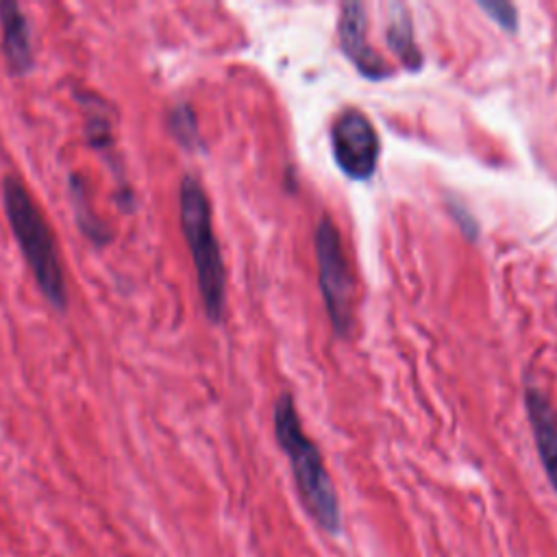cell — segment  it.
I'll use <instances>...</instances> for the list:
<instances>
[{
  "instance_id": "obj_1",
  "label": "cell",
  "mask_w": 557,
  "mask_h": 557,
  "mask_svg": "<svg viewBox=\"0 0 557 557\" xmlns=\"http://www.w3.org/2000/svg\"><path fill=\"white\" fill-rule=\"evenodd\" d=\"M274 435L289 459L302 505L320 529L329 535L342 531V511L333 481L324 468L318 446L305 435L294 400L281 394L274 405Z\"/></svg>"
},
{
  "instance_id": "obj_10",
  "label": "cell",
  "mask_w": 557,
  "mask_h": 557,
  "mask_svg": "<svg viewBox=\"0 0 557 557\" xmlns=\"http://www.w3.org/2000/svg\"><path fill=\"white\" fill-rule=\"evenodd\" d=\"M67 191H70V202L74 209V218L78 228L85 233L87 239H91L94 244L102 246L111 242V231L107 228V224L94 213V207L89 202L87 196V185L85 178L78 174H70L67 176Z\"/></svg>"
},
{
  "instance_id": "obj_9",
  "label": "cell",
  "mask_w": 557,
  "mask_h": 557,
  "mask_svg": "<svg viewBox=\"0 0 557 557\" xmlns=\"http://www.w3.org/2000/svg\"><path fill=\"white\" fill-rule=\"evenodd\" d=\"M81 102V109L85 113V141L102 152L104 157H111L113 152V124L109 117V104L94 91L83 89L74 94Z\"/></svg>"
},
{
  "instance_id": "obj_14",
  "label": "cell",
  "mask_w": 557,
  "mask_h": 557,
  "mask_svg": "<svg viewBox=\"0 0 557 557\" xmlns=\"http://www.w3.org/2000/svg\"><path fill=\"white\" fill-rule=\"evenodd\" d=\"M453 215L457 218V222L468 231V237H474L476 235V228H474V224L472 222H466V218H468V211L463 209V207H457V205H453ZM470 220V218H468Z\"/></svg>"
},
{
  "instance_id": "obj_11",
  "label": "cell",
  "mask_w": 557,
  "mask_h": 557,
  "mask_svg": "<svg viewBox=\"0 0 557 557\" xmlns=\"http://www.w3.org/2000/svg\"><path fill=\"white\" fill-rule=\"evenodd\" d=\"M387 44L394 50V54L403 61L405 67L418 70L422 65V54L413 39V26L411 15L403 4L389 7V20H387Z\"/></svg>"
},
{
  "instance_id": "obj_8",
  "label": "cell",
  "mask_w": 557,
  "mask_h": 557,
  "mask_svg": "<svg viewBox=\"0 0 557 557\" xmlns=\"http://www.w3.org/2000/svg\"><path fill=\"white\" fill-rule=\"evenodd\" d=\"M0 28H2V57L13 76H24L35 65L30 24L22 7L13 0H0Z\"/></svg>"
},
{
  "instance_id": "obj_3",
  "label": "cell",
  "mask_w": 557,
  "mask_h": 557,
  "mask_svg": "<svg viewBox=\"0 0 557 557\" xmlns=\"http://www.w3.org/2000/svg\"><path fill=\"white\" fill-rule=\"evenodd\" d=\"M178 207H181V231L194 261L205 313L211 322H220L224 315L226 272H224L220 244L211 224L209 198L200 181L191 174H185L181 181Z\"/></svg>"
},
{
  "instance_id": "obj_4",
  "label": "cell",
  "mask_w": 557,
  "mask_h": 557,
  "mask_svg": "<svg viewBox=\"0 0 557 557\" xmlns=\"http://www.w3.org/2000/svg\"><path fill=\"white\" fill-rule=\"evenodd\" d=\"M315 259H318V281L324 298L326 313L333 329L339 335H348L352 329V276L348 259L342 248V237L331 222L322 218L315 228Z\"/></svg>"
},
{
  "instance_id": "obj_12",
  "label": "cell",
  "mask_w": 557,
  "mask_h": 557,
  "mask_svg": "<svg viewBox=\"0 0 557 557\" xmlns=\"http://www.w3.org/2000/svg\"><path fill=\"white\" fill-rule=\"evenodd\" d=\"M168 126L170 133L174 135V139L185 148V150H200L202 148V139H200V131H198V122H196V113L187 102H178L170 109L168 113Z\"/></svg>"
},
{
  "instance_id": "obj_13",
  "label": "cell",
  "mask_w": 557,
  "mask_h": 557,
  "mask_svg": "<svg viewBox=\"0 0 557 557\" xmlns=\"http://www.w3.org/2000/svg\"><path fill=\"white\" fill-rule=\"evenodd\" d=\"M479 7L483 11H487V15L498 26H503L505 30L513 33L518 28V9L511 2H505V0H481Z\"/></svg>"
},
{
  "instance_id": "obj_2",
  "label": "cell",
  "mask_w": 557,
  "mask_h": 557,
  "mask_svg": "<svg viewBox=\"0 0 557 557\" xmlns=\"http://www.w3.org/2000/svg\"><path fill=\"white\" fill-rule=\"evenodd\" d=\"M0 189L7 220L35 276L37 287L52 307L63 311L67 307V285L61 268V257L54 244V235L46 218L41 215L28 189L17 176L7 174L2 178Z\"/></svg>"
},
{
  "instance_id": "obj_7",
  "label": "cell",
  "mask_w": 557,
  "mask_h": 557,
  "mask_svg": "<svg viewBox=\"0 0 557 557\" xmlns=\"http://www.w3.org/2000/svg\"><path fill=\"white\" fill-rule=\"evenodd\" d=\"M524 405H527L537 457L544 466L548 483L557 492V416L548 398L533 385H527L524 389Z\"/></svg>"
},
{
  "instance_id": "obj_6",
  "label": "cell",
  "mask_w": 557,
  "mask_h": 557,
  "mask_svg": "<svg viewBox=\"0 0 557 557\" xmlns=\"http://www.w3.org/2000/svg\"><path fill=\"white\" fill-rule=\"evenodd\" d=\"M339 46L361 76L381 81L392 74L389 65L370 48L366 37V9L361 2H344L337 20Z\"/></svg>"
},
{
  "instance_id": "obj_5",
  "label": "cell",
  "mask_w": 557,
  "mask_h": 557,
  "mask_svg": "<svg viewBox=\"0 0 557 557\" xmlns=\"http://www.w3.org/2000/svg\"><path fill=\"white\" fill-rule=\"evenodd\" d=\"M331 150L348 178L368 181L376 172L381 141L363 111L352 107L339 111L331 126Z\"/></svg>"
}]
</instances>
